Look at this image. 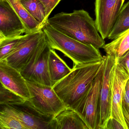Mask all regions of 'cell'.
Segmentation results:
<instances>
[{
    "label": "cell",
    "instance_id": "9a60e30c",
    "mask_svg": "<svg viewBox=\"0 0 129 129\" xmlns=\"http://www.w3.org/2000/svg\"><path fill=\"white\" fill-rule=\"evenodd\" d=\"M48 66L50 79L53 85L72 71V69L57 54L55 50L52 49L50 51Z\"/></svg>",
    "mask_w": 129,
    "mask_h": 129
},
{
    "label": "cell",
    "instance_id": "6da1fadb",
    "mask_svg": "<svg viewBox=\"0 0 129 129\" xmlns=\"http://www.w3.org/2000/svg\"><path fill=\"white\" fill-rule=\"evenodd\" d=\"M47 22L64 34L99 49L105 44V40L99 34L95 21L84 10L57 13L48 19Z\"/></svg>",
    "mask_w": 129,
    "mask_h": 129
},
{
    "label": "cell",
    "instance_id": "9c48e42d",
    "mask_svg": "<svg viewBox=\"0 0 129 129\" xmlns=\"http://www.w3.org/2000/svg\"><path fill=\"white\" fill-rule=\"evenodd\" d=\"M125 0H95L96 25L104 40L108 38Z\"/></svg>",
    "mask_w": 129,
    "mask_h": 129
},
{
    "label": "cell",
    "instance_id": "cb8c5ba5",
    "mask_svg": "<svg viewBox=\"0 0 129 129\" xmlns=\"http://www.w3.org/2000/svg\"><path fill=\"white\" fill-rule=\"evenodd\" d=\"M102 129H124L122 124L115 118H109Z\"/></svg>",
    "mask_w": 129,
    "mask_h": 129
},
{
    "label": "cell",
    "instance_id": "e0dca14e",
    "mask_svg": "<svg viewBox=\"0 0 129 129\" xmlns=\"http://www.w3.org/2000/svg\"><path fill=\"white\" fill-rule=\"evenodd\" d=\"M106 55L116 59L129 50V29L103 47Z\"/></svg>",
    "mask_w": 129,
    "mask_h": 129
},
{
    "label": "cell",
    "instance_id": "277c9868",
    "mask_svg": "<svg viewBox=\"0 0 129 129\" xmlns=\"http://www.w3.org/2000/svg\"><path fill=\"white\" fill-rule=\"evenodd\" d=\"M27 83L30 95L28 102L42 115L53 118L68 107L53 89L52 86L27 81Z\"/></svg>",
    "mask_w": 129,
    "mask_h": 129
},
{
    "label": "cell",
    "instance_id": "ba28073f",
    "mask_svg": "<svg viewBox=\"0 0 129 129\" xmlns=\"http://www.w3.org/2000/svg\"><path fill=\"white\" fill-rule=\"evenodd\" d=\"M129 79V75L115 60L110 75L111 90L110 117L115 118L118 121L124 129H128L123 114L122 100L124 87Z\"/></svg>",
    "mask_w": 129,
    "mask_h": 129
},
{
    "label": "cell",
    "instance_id": "3957f363",
    "mask_svg": "<svg viewBox=\"0 0 129 129\" xmlns=\"http://www.w3.org/2000/svg\"><path fill=\"white\" fill-rule=\"evenodd\" d=\"M43 30L50 47L60 51L71 59L74 65L103 61L99 49L74 40L55 29L47 22Z\"/></svg>",
    "mask_w": 129,
    "mask_h": 129
},
{
    "label": "cell",
    "instance_id": "5bb4252c",
    "mask_svg": "<svg viewBox=\"0 0 129 129\" xmlns=\"http://www.w3.org/2000/svg\"><path fill=\"white\" fill-rule=\"evenodd\" d=\"M51 129H89L77 112L67 107L51 120Z\"/></svg>",
    "mask_w": 129,
    "mask_h": 129
},
{
    "label": "cell",
    "instance_id": "ac0fdd59",
    "mask_svg": "<svg viewBox=\"0 0 129 129\" xmlns=\"http://www.w3.org/2000/svg\"><path fill=\"white\" fill-rule=\"evenodd\" d=\"M0 112L1 129H27L10 105H2Z\"/></svg>",
    "mask_w": 129,
    "mask_h": 129
},
{
    "label": "cell",
    "instance_id": "603a6c76",
    "mask_svg": "<svg viewBox=\"0 0 129 129\" xmlns=\"http://www.w3.org/2000/svg\"><path fill=\"white\" fill-rule=\"evenodd\" d=\"M46 9V19L48 20L49 17L53 10L59 3L61 0H40Z\"/></svg>",
    "mask_w": 129,
    "mask_h": 129
},
{
    "label": "cell",
    "instance_id": "5b68a950",
    "mask_svg": "<svg viewBox=\"0 0 129 129\" xmlns=\"http://www.w3.org/2000/svg\"><path fill=\"white\" fill-rule=\"evenodd\" d=\"M45 38L43 30L23 35L15 48L1 61L21 71L26 66Z\"/></svg>",
    "mask_w": 129,
    "mask_h": 129
},
{
    "label": "cell",
    "instance_id": "4fadbf2b",
    "mask_svg": "<svg viewBox=\"0 0 129 129\" xmlns=\"http://www.w3.org/2000/svg\"><path fill=\"white\" fill-rule=\"evenodd\" d=\"M10 106L27 129H51L52 118L38 113L30 105L27 100L21 105Z\"/></svg>",
    "mask_w": 129,
    "mask_h": 129
},
{
    "label": "cell",
    "instance_id": "7c38bea8",
    "mask_svg": "<svg viewBox=\"0 0 129 129\" xmlns=\"http://www.w3.org/2000/svg\"><path fill=\"white\" fill-rule=\"evenodd\" d=\"M0 82L6 87L23 97L30 98L27 80L21 72L8 64L5 61H0Z\"/></svg>",
    "mask_w": 129,
    "mask_h": 129
},
{
    "label": "cell",
    "instance_id": "8992f818",
    "mask_svg": "<svg viewBox=\"0 0 129 129\" xmlns=\"http://www.w3.org/2000/svg\"><path fill=\"white\" fill-rule=\"evenodd\" d=\"M50 49L45 37L27 64L20 71L26 80L53 86L48 66Z\"/></svg>",
    "mask_w": 129,
    "mask_h": 129
},
{
    "label": "cell",
    "instance_id": "484cf974",
    "mask_svg": "<svg viewBox=\"0 0 129 129\" xmlns=\"http://www.w3.org/2000/svg\"><path fill=\"white\" fill-rule=\"evenodd\" d=\"M122 105L129 106V79L127 81L124 90Z\"/></svg>",
    "mask_w": 129,
    "mask_h": 129
},
{
    "label": "cell",
    "instance_id": "7a4b0ae2",
    "mask_svg": "<svg viewBox=\"0 0 129 129\" xmlns=\"http://www.w3.org/2000/svg\"><path fill=\"white\" fill-rule=\"evenodd\" d=\"M104 61L74 65L68 75L53 86L67 107L75 109L91 88Z\"/></svg>",
    "mask_w": 129,
    "mask_h": 129
},
{
    "label": "cell",
    "instance_id": "44dd1931",
    "mask_svg": "<svg viewBox=\"0 0 129 129\" xmlns=\"http://www.w3.org/2000/svg\"><path fill=\"white\" fill-rule=\"evenodd\" d=\"M27 101L17 93L6 87L1 83L0 104L2 105L18 106Z\"/></svg>",
    "mask_w": 129,
    "mask_h": 129
},
{
    "label": "cell",
    "instance_id": "ffe728a7",
    "mask_svg": "<svg viewBox=\"0 0 129 129\" xmlns=\"http://www.w3.org/2000/svg\"><path fill=\"white\" fill-rule=\"evenodd\" d=\"M20 1L27 11L43 28L47 20L46 9L41 1L40 0H20Z\"/></svg>",
    "mask_w": 129,
    "mask_h": 129
},
{
    "label": "cell",
    "instance_id": "30bf717a",
    "mask_svg": "<svg viewBox=\"0 0 129 129\" xmlns=\"http://www.w3.org/2000/svg\"><path fill=\"white\" fill-rule=\"evenodd\" d=\"M28 34L18 16L6 0H0V40Z\"/></svg>",
    "mask_w": 129,
    "mask_h": 129
},
{
    "label": "cell",
    "instance_id": "4316f807",
    "mask_svg": "<svg viewBox=\"0 0 129 129\" xmlns=\"http://www.w3.org/2000/svg\"><path fill=\"white\" fill-rule=\"evenodd\" d=\"M122 111L125 122L129 129V106L122 105Z\"/></svg>",
    "mask_w": 129,
    "mask_h": 129
},
{
    "label": "cell",
    "instance_id": "52a82bcc",
    "mask_svg": "<svg viewBox=\"0 0 129 129\" xmlns=\"http://www.w3.org/2000/svg\"><path fill=\"white\" fill-rule=\"evenodd\" d=\"M103 67L104 62L91 88L75 109L89 129H98L100 94Z\"/></svg>",
    "mask_w": 129,
    "mask_h": 129
},
{
    "label": "cell",
    "instance_id": "2e32d148",
    "mask_svg": "<svg viewBox=\"0 0 129 129\" xmlns=\"http://www.w3.org/2000/svg\"><path fill=\"white\" fill-rule=\"evenodd\" d=\"M17 14L28 34L37 32L43 30L41 24L33 18L22 5L20 0H6Z\"/></svg>",
    "mask_w": 129,
    "mask_h": 129
},
{
    "label": "cell",
    "instance_id": "d6986e66",
    "mask_svg": "<svg viewBox=\"0 0 129 129\" xmlns=\"http://www.w3.org/2000/svg\"><path fill=\"white\" fill-rule=\"evenodd\" d=\"M129 29V1L123 5L110 34L109 40H113Z\"/></svg>",
    "mask_w": 129,
    "mask_h": 129
},
{
    "label": "cell",
    "instance_id": "7402d4cb",
    "mask_svg": "<svg viewBox=\"0 0 129 129\" xmlns=\"http://www.w3.org/2000/svg\"><path fill=\"white\" fill-rule=\"evenodd\" d=\"M22 35L15 38L0 40V61L4 59L13 50Z\"/></svg>",
    "mask_w": 129,
    "mask_h": 129
},
{
    "label": "cell",
    "instance_id": "d4e9b609",
    "mask_svg": "<svg viewBox=\"0 0 129 129\" xmlns=\"http://www.w3.org/2000/svg\"><path fill=\"white\" fill-rule=\"evenodd\" d=\"M115 60L129 75V50L122 56Z\"/></svg>",
    "mask_w": 129,
    "mask_h": 129
},
{
    "label": "cell",
    "instance_id": "8fae6325",
    "mask_svg": "<svg viewBox=\"0 0 129 129\" xmlns=\"http://www.w3.org/2000/svg\"><path fill=\"white\" fill-rule=\"evenodd\" d=\"M115 59L109 56H105L102 82L100 94L98 129H102L110 117L111 90L110 75Z\"/></svg>",
    "mask_w": 129,
    "mask_h": 129
}]
</instances>
